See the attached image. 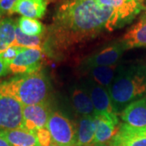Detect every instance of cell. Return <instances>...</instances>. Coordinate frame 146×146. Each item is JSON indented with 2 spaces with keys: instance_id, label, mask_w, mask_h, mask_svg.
Returning <instances> with one entry per match:
<instances>
[{
  "instance_id": "29",
  "label": "cell",
  "mask_w": 146,
  "mask_h": 146,
  "mask_svg": "<svg viewBox=\"0 0 146 146\" xmlns=\"http://www.w3.org/2000/svg\"><path fill=\"white\" fill-rule=\"evenodd\" d=\"M2 16H3V14H2V13L0 12V25H1V23H2V21H3V20H2Z\"/></svg>"
},
{
  "instance_id": "27",
  "label": "cell",
  "mask_w": 146,
  "mask_h": 146,
  "mask_svg": "<svg viewBox=\"0 0 146 146\" xmlns=\"http://www.w3.org/2000/svg\"><path fill=\"white\" fill-rule=\"evenodd\" d=\"M0 146H11L10 144L8 143V141H7L1 134H0Z\"/></svg>"
},
{
  "instance_id": "32",
  "label": "cell",
  "mask_w": 146,
  "mask_h": 146,
  "mask_svg": "<svg viewBox=\"0 0 146 146\" xmlns=\"http://www.w3.org/2000/svg\"><path fill=\"white\" fill-rule=\"evenodd\" d=\"M145 1H146V0H145Z\"/></svg>"
},
{
  "instance_id": "23",
  "label": "cell",
  "mask_w": 146,
  "mask_h": 146,
  "mask_svg": "<svg viewBox=\"0 0 146 146\" xmlns=\"http://www.w3.org/2000/svg\"><path fill=\"white\" fill-rule=\"evenodd\" d=\"M21 47L16 46H11L9 48H7L4 52L0 55V58L3 60V62L5 63L6 65L8 67L12 61L16 58L18 55V54L21 50Z\"/></svg>"
},
{
  "instance_id": "3",
  "label": "cell",
  "mask_w": 146,
  "mask_h": 146,
  "mask_svg": "<svg viewBox=\"0 0 146 146\" xmlns=\"http://www.w3.org/2000/svg\"><path fill=\"white\" fill-rule=\"evenodd\" d=\"M0 84L23 106L46 102L50 92L49 80L42 71L17 75L8 80L0 82Z\"/></svg>"
},
{
  "instance_id": "16",
  "label": "cell",
  "mask_w": 146,
  "mask_h": 146,
  "mask_svg": "<svg viewBox=\"0 0 146 146\" xmlns=\"http://www.w3.org/2000/svg\"><path fill=\"white\" fill-rule=\"evenodd\" d=\"M46 0H17L11 13H18L24 17L31 19H41L46 14Z\"/></svg>"
},
{
  "instance_id": "6",
  "label": "cell",
  "mask_w": 146,
  "mask_h": 146,
  "mask_svg": "<svg viewBox=\"0 0 146 146\" xmlns=\"http://www.w3.org/2000/svg\"><path fill=\"white\" fill-rule=\"evenodd\" d=\"M23 128V106L0 84V130Z\"/></svg>"
},
{
  "instance_id": "24",
  "label": "cell",
  "mask_w": 146,
  "mask_h": 146,
  "mask_svg": "<svg viewBox=\"0 0 146 146\" xmlns=\"http://www.w3.org/2000/svg\"><path fill=\"white\" fill-rule=\"evenodd\" d=\"M37 141L41 146H50L53 144L52 138L46 127H43L35 132Z\"/></svg>"
},
{
  "instance_id": "7",
  "label": "cell",
  "mask_w": 146,
  "mask_h": 146,
  "mask_svg": "<svg viewBox=\"0 0 146 146\" xmlns=\"http://www.w3.org/2000/svg\"><path fill=\"white\" fill-rule=\"evenodd\" d=\"M43 51L38 49L22 48L16 58L8 66L9 72L24 75L41 71Z\"/></svg>"
},
{
  "instance_id": "11",
  "label": "cell",
  "mask_w": 146,
  "mask_h": 146,
  "mask_svg": "<svg viewBox=\"0 0 146 146\" xmlns=\"http://www.w3.org/2000/svg\"><path fill=\"white\" fill-rule=\"evenodd\" d=\"M110 146H146V126L136 127L120 123L115 136L109 142Z\"/></svg>"
},
{
  "instance_id": "15",
  "label": "cell",
  "mask_w": 146,
  "mask_h": 146,
  "mask_svg": "<svg viewBox=\"0 0 146 146\" xmlns=\"http://www.w3.org/2000/svg\"><path fill=\"white\" fill-rule=\"evenodd\" d=\"M70 100L73 109L81 116H94L96 114L90 97L83 85L73 86L70 92Z\"/></svg>"
},
{
  "instance_id": "20",
  "label": "cell",
  "mask_w": 146,
  "mask_h": 146,
  "mask_svg": "<svg viewBox=\"0 0 146 146\" xmlns=\"http://www.w3.org/2000/svg\"><path fill=\"white\" fill-rule=\"evenodd\" d=\"M12 46L29 48V49H38L43 52L46 50V38L45 35L42 36H29L21 31L17 26L16 28V38Z\"/></svg>"
},
{
  "instance_id": "2",
  "label": "cell",
  "mask_w": 146,
  "mask_h": 146,
  "mask_svg": "<svg viewBox=\"0 0 146 146\" xmlns=\"http://www.w3.org/2000/svg\"><path fill=\"white\" fill-rule=\"evenodd\" d=\"M115 112L121 113L133 102L146 96V66H121L108 89Z\"/></svg>"
},
{
  "instance_id": "22",
  "label": "cell",
  "mask_w": 146,
  "mask_h": 146,
  "mask_svg": "<svg viewBox=\"0 0 146 146\" xmlns=\"http://www.w3.org/2000/svg\"><path fill=\"white\" fill-rule=\"evenodd\" d=\"M17 26L25 34L29 36H42L45 33V27L37 20L22 16L17 21Z\"/></svg>"
},
{
  "instance_id": "12",
  "label": "cell",
  "mask_w": 146,
  "mask_h": 146,
  "mask_svg": "<svg viewBox=\"0 0 146 146\" xmlns=\"http://www.w3.org/2000/svg\"><path fill=\"white\" fill-rule=\"evenodd\" d=\"M82 85L89 94L96 112L117 114L113 107L108 89L94 82L89 77L84 80Z\"/></svg>"
},
{
  "instance_id": "1",
  "label": "cell",
  "mask_w": 146,
  "mask_h": 146,
  "mask_svg": "<svg viewBox=\"0 0 146 146\" xmlns=\"http://www.w3.org/2000/svg\"><path fill=\"white\" fill-rule=\"evenodd\" d=\"M113 10L98 0H65L56 8L46 33V50H66L106 29Z\"/></svg>"
},
{
  "instance_id": "19",
  "label": "cell",
  "mask_w": 146,
  "mask_h": 146,
  "mask_svg": "<svg viewBox=\"0 0 146 146\" xmlns=\"http://www.w3.org/2000/svg\"><path fill=\"white\" fill-rule=\"evenodd\" d=\"M120 68V65L117 63L111 66L106 67H97L86 70L89 74V78H91L94 82L98 84L99 85L104 87L106 89H109L114 79L116 76L118 71Z\"/></svg>"
},
{
  "instance_id": "14",
  "label": "cell",
  "mask_w": 146,
  "mask_h": 146,
  "mask_svg": "<svg viewBox=\"0 0 146 146\" xmlns=\"http://www.w3.org/2000/svg\"><path fill=\"white\" fill-rule=\"evenodd\" d=\"M122 120L136 127L146 126V96L128 105L121 113Z\"/></svg>"
},
{
  "instance_id": "8",
  "label": "cell",
  "mask_w": 146,
  "mask_h": 146,
  "mask_svg": "<svg viewBox=\"0 0 146 146\" xmlns=\"http://www.w3.org/2000/svg\"><path fill=\"white\" fill-rule=\"evenodd\" d=\"M51 113V107L48 101L23 106V128L35 133L37 130L46 127Z\"/></svg>"
},
{
  "instance_id": "21",
  "label": "cell",
  "mask_w": 146,
  "mask_h": 146,
  "mask_svg": "<svg viewBox=\"0 0 146 146\" xmlns=\"http://www.w3.org/2000/svg\"><path fill=\"white\" fill-rule=\"evenodd\" d=\"M16 22L13 19L5 18L0 25V55L13 45L16 38Z\"/></svg>"
},
{
  "instance_id": "10",
  "label": "cell",
  "mask_w": 146,
  "mask_h": 146,
  "mask_svg": "<svg viewBox=\"0 0 146 146\" xmlns=\"http://www.w3.org/2000/svg\"><path fill=\"white\" fill-rule=\"evenodd\" d=\"M125 50L123 44L120 41L114 42L98 53L86 58L81 64V68L84 70H89L97 67H106L116 64Z\"/></svg>"
},
{
  "instance_id": "31",
  "label": "cell",
  "mask_w": 146,
  "mask_h": 146,
  "mask_svg": "<svg viewBox=\"0 0 146 146\" xmlns=\"http://www.w3.org/2000/svg\"><path fill=\"white\" fill-rule=\"evenodd\" d=\"M140 1H141V2H142V3H144V2H145V0H140Z\"/></svg>"
},
{
  "instance_id": "4",
  "label": "cell",
  "mask_w": 146,
  "mask_h": 146,
  "mask_svg": "<svg viewBox=\"0 0 146 146\" xmlns=\"http://www.w3.org/2000/svg\"><path fill=\"white\" fill-rule=\"evenodd\" d=\"M98 2L113 10V15L106 25L108 31L129 24L142 11L146 10L144 3L140 0H98Z\"/></svg>"
},
{
  "instance_id": "9",
  "label": "cell",
  "mask_w": 146,
  "mask_h": 146,
  "mask_svg": "<svg viewBox=\"0 0 146 146\" xmlns=\"http://www.w3.org/2000/svg\"><path fill=\"white\" fill-rule=\"evenodd\" d=\"M94 119L95 122L94 145L110 142L119 128L120 124L117 114L96 112L94 115Z\"/></svg>"
},
{
  "instance_id": "13",
  "label": "cell",
  "mask_w": 146,
  "mask_h": 146,
  "mask_svg": "<svg viewBox=\"0 0 146 146\" xmlns=\"http://www.w3.org/2000/svg\"><path fill=\"white\" fill-rule=\"evenodd\" d=\"M120 42L123 44L125 50L146 46V10L136 24L126 32Z\"/></svg>"
},
{
  "instance_id": "25",
  "label": "cell",
  "mask_w": 146,
  "mask_h": 146,
  "mask_svg": "<svg viewBox=\"0 0 146 146\" xmlns=\"http://www.w3.org/2000/svg\"><path fill=\"white\" fill-rule=\"evenodd\" d=\"M17 0H0V12L3 14L11 15V10Z\"/></svg>"
},
{
  "instance_id": "17",
  "label": "cell",
  "mask_w": 146,
  "mask_h": 146,
  "mask_svg": "<svg viewBox=\"0 0 146 146\" xmlns=\"http://www.w3.org/2000/svg\"><path fill=\"white\" fill-rule=\"evenodd\" d=\"M0 134L8 141L11 146H41L35 133L24 128L0 130Z\"/></svg>"
},
{
  "instance_id": "18",
  "label": "cell",
  "mask_w": 146,
  "mask_h": 146,
  "mask_svg": "<svg viewBox=\"0 0 146 146\" xmlns=\"http://www.w3.org/2000/svg\"><path fill=\"white\" fill-rule=\"evenodd\" d=\"M95 136L94 116H81L76 127V146H93Z\"/></svg>"
},
{
  "instance_id": "28",
  "label": "cell",
  "mask_w": 146,
  "mask_h": 146,
  "mask_svg": "<svg viewBox=\"0 0 146 146\" xmlns=\"http://www.w3.org/2000/svg\"><path fill=\"white\" fill-rule=\"evenodd\" d=\"M93 146H109L107 145H106V144H97V145H94Z\"/></svg>"
},
{
  "instance_id": "30",
  "label": "cell",
  "mask_w": 146,
  "mask_h": 146,
  "mask_svg": "<svg viewBox=\"0 0 146 146\" xmlns=\"http://www.w3.org/2000/svg\"><path fill=\"white\" fill-rule=\"evenodd\" d=\"M50 146H58V145H54V144H51V145H50Z\"/></svg>"
},
{
  "instance_id": "26",
  "label": "cell",
  "mask_w": 146,
  "mask_h": 146,
  "mask_svg": "<svg viewBox=\"0 0 146 146\" xmlns=\"http://www.w3.org/2000/svg\"><path fill=\"white\" fill-rule=\"evenodd\" d=\"M8 72H9V68L0 58V78L6 76Z\"/></svg>"
},
{
  "instance_id": "5",
  "label": "cell",
  "mask_w": 146,
  "mask_h": 146,
  "mask_svg": "<svg viewBox=\"0 0 146 146\" xmlns=\"http://www.w3.org/2000/svg\"><path fill=\"white\" fill-rule=\"evenodd\" d=\"M46 127L50 133L53 144L58 146H76V128L61 111H53Z\"/></svg>"
}]
</instances>
